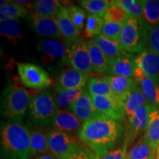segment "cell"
I'll use <instances>...</instances> for the list:
<instances>
[{"label": "cell", "mask_w": 159, "mask_h": 159, "mask_svg": "<svg viewBox=\"0 0 159 159\" xmlns=\"http://www.w3.org/2000/svg\"><path fill=\"white\" fill-rule=\"evenodd\" d=\"M57 108L55 97L48 91H43L30 99L28 114L31 122L41 126L51 125Z\"/></svg>", "instance_id": "cell-5"}, {"label": "cell", "mask_w": 159, "mask_h": 159, "mask_svg": "<svg viewBox=\"0 0 159 159\" xmlns=\"http://www.w3.org/2000/svg\"><path fill=\"white\" fill-rule=\"evenodd\" d=\"M30 99L25 88L16 85H9L4 92L2 114L12 122H20L28 110Z\"/></svg>", "instance_id": "cell-3"}, {"label": "cell", "mask_w": 159, "mask_h": 159, "mask_svg": "<svg viewBox=\"0 0 159 159\" xmlns=\"http://www.w3.org/2000/svg\"><path fill=\"white\" fill-rule=\"evenodd\" d=\"M144 136L156 150L159 144V106L151 105L148 126Z\"/></svg>", "instance_id": "cell-21"}, {"label": "cell", "mask_w": 159, "mask_h": 159, "mask_svg": "<svg viewBox=\"0 0 159 159\" xmlns=\"http://www.w3.org/2000/svg\"><path fill=\"white\" fill-rule=\"evenodd\" d=\"M156 155H159V144L156 149Z\"/></svg>", "instance_id": "cell-44"}, {"label": "cell", "mask_w": 159, "mask_h": 159, "mask_svg": "<svg viewBox=\"0 0 159 159\" xmlns=\"http://www.w3.org/2000/svg\"><path fill=\"white\" fill-rule=\"evenodd\" d=\"M127 148L125 146H123L122 148L116 149L104 155V156L95 157L92 155L91 159H125L127 156Z\"/></svg>", "instance_id": "cell-40"}, {"label": "cell", "mask_w": 159, "mask_h": 159, "mask_svg": "<svg viewBox=\"0 0 159 159\" xmlns=\"http://www.w3.org/2000/svg\"><path fill=\"white\" fill-rule=\"evenodd\" d=\"M104 24L103 18L89 13L85 25V37L86 39H93L101 35Z\"/></svg>", "instance_id": "cell-34"}, {"label": "cell", "mask_w": 159, "mask_h": 159, "mask_svg": "<svg viewBox=\"0 0 159 159\" xmlns=\"http://www.w3.org/2000/svg\"><path fill=\"white\" fill-rule=\"evenodd\" d=\"M125 159H133V158H130V157H129V156H127L126 158H125Z\"/></svg>", "instance_id": "cell-45"}, {"label": "cell", "mask_w": 159, "mask_h": 159, "mask_svg": "<svg viewBox=\"0 0 159 159\" xmlns=\"http://www.w3.org/2000/svg\"><path fill=\"white\" fill-rule=\"evenodd\" d=\"M84 122L74 113L68 110H58L51 123L54 129L69 134H76L78 136Z\"/></svg>", "instance_id": "cell-13"}, {"label": "cell", "mask_w": 159, "mask_h": 159, "mask_svg": "<svg viewBox=\"0 0 159 159\" xmlns=\"http://www.w3.org/2000/svg\"><path fill=\"white\" fill-rule=\"evenodd\" d=\"M17 70L21 83L27 88L42 90L52 84L49 73L40 66L30 63H19Z\"/></svg>", "instance_id": "cell-8"}, {"label": "cell", "mask_w": 159, "mask_h": 159, "mask_svg": "<svg viewBox=\"0 0 159 159\" xmlns=\"http://www.w3.org/2000/svg\"><path fill=\"white\" fill-rule=\"evenodd\" d=\"M49 152L47 132L41 129L30 131V157Z\"/></svg>", "instance_id": "cell-26"}, {"label": "cell", "mask_w": 159, "mask_h": 159, "mask_svg": "<svg viewBox=\"0 0 159 159\" xmlns=\"http://www.w3.org/2000/svg\"><path fill=\"white\" fill-rule=\"evenodd\" d=\"M105 77L110 83L114 94L119 97L130 92L139 84L134 78H130V77L113 76V75Z\"/></svg>", "instance_id": "cell-25"}, {"label": "cell", "mask_w": 159, "mask_h": 159, "mask_svg": "<svg viewBox=\"0 0 159 159\" xmlns=\"http://www.w3.org/2000/svg\"><path fill=\"white\" fill-rule=\"evenodd\" d=\"M125 104L126 116H130L137 108L142 105L149 104L143 94L140 85L134 88L130 92L120 97Z\"/></svg>", "instance_id": "cell-22"}, {"label": "cell", "mask_w": 159, "mask_h": 159, "mask_svg": "<svg viewBox=\"0 0 159 159\" xmlns=\"http://www.w3.org/2000/svg\"><path fill=\"white\" fill-rule=\"evenodd\" d=\"M1 147L7 159H29L30 131L21 122L6 123L1 129Z\"/></svg>", "instance_id": "cell-2"}, {"label": "cell", "mask_w": 159, "mask_h": 159, "mask_svg": "<svg viewBox=\"0 0 159 159\" xmlns=\"http://www.w3.org/2000/svg\"><path fill=\"white\" fill-rule=\"evenodd\" d=\"M69 110L83 122L102 114L95 108L91 95L85 90L77 100L70 105Z\"/></svg>", "instance_id": "cell-14"}, {"label": "cell", "mask_w": 159, "mask_h": 159, "mask_svg": "<svg viewBox=\"0 0 159 159\" xmlns=\"http://www.w3.org/2000/svg\"><path fill=\"white\" fill-rule=\"evenodd\" d=\"M63 7L62 2L58 0H39L33 4L35 13L51 17L56 16Z\"/></svg>", "instance_id": "cell-29"}, {"label": "cell", "mask_w": 159, "mask_h": 159, "mask_svg": "<svg viewBox=\"0 0 159 159\" xmlns=\"http://www.w3.org/2000/svg\"><path fill=\"white\" fill-rule=\"evenodd\" d=\"M142 19L149 26L159 25V1L142 0Z\"/></svg>", "instance_id": "cell-31"}, {"label": "cell", "mask_w": 159, "mask_h": 159, "mask_svg": "<svg viewBox=\"0 0 159 159\" xmlns=\"http://www.w3.org/2000/svg\"><path fill=\"white\" fill-rule=\"evenodd\" d=\"M69 17L74 24V25L77 27L79 30H82L83 27H85V20L87 19L86 11L83 9V7H79V6L71 5L66 7Z\"/></svg>", "instance_id": "cell-36"}, {"label": "cell", "mask_w": 159, "mask_h": 159, "mask_svg": "<svg viewBox=\"0 0 159 159\" xmlns=\"http://www.w3.org/2000/svg\"><path fill=\"white\" fill-rule=\"evenodd\" d=\"M0 33L7 41L16 45L21 39V27L19 20L0 22Z\"/></svg>", "instance_id": "cell-30"}, {"label": "cell", "mask_w": 159, "mask_h": 159, "mask_svg": "<svg viewBox=\"0 0 159 159\" xmlns=\"http://www.w3.org/2000/svg\"><path fill=\"white\" fill-rule=\"evenodd\" d=\"M32 159H58V158H57L56 157L52 156V154H43V155H41V156H37L35 157V158H33Z\"/></svg>", "instance_id": "cell-43"}, {"label": "cell", "mask_w": 159, "mask_h": 159, "mask_svg": "<svg viewBox=\"0 0 159 159\" xmlns=\"http://www.w3.org/2000/svg\"><path fill=\"white\" fill-rule=\"evenodd\" d=\"M91 156L92 154L91 152L80 149L79 151H77V152H75L66 159H91Z\"/></svg>", "instance_id": "cell-41"}, {"label": "cell", "mask_w": 159, "mask_h": 159, "mask_svg": "<svg viewBox=\"0 0 159 159\" xmlns=\"http://www.w3.org/2000/svg\"><path fill=\"white\" fill-rule=\"evenodd\" d=\"M42 63L49 69H60L68 64V43L61 39H43L37 42Z\"/></svg>", "instance_id": "cell-6"}, {"label": "cell", "mask_w": 159, "mask_h": 159, "mask_svg": "<svg viewBox=\"0 0 159 159\" xmlns=\"http://www.w3.org/2000/svg\"><path fill=\"white\" fill-rule=\"evenodd\" d=\"M79 5L85 9L89 14L98 16L104 18L105 13L112 4L108 0H82L78 2Z\"/></svg>", "instance_id": "cell-32"}, {"label": "cell", "mask_w": 159, "mask_h": 159, "mask_svg": "<svg viewBox=\"0 0 159 159\" xmlns=\"http://www.w3.org/2000/svg\"><path fill=\"white\" fill-rule=\"evenodd\" d=\"M95 108L105 116L121 122L126 117L125 104L120 97L91 96Z\"/></svg>", "instance_id": "cell-12"}, {"label": "cell", "mask_w": 159, "mask_h": 159, "mask_svg": "<svg viewBox=\"0 0 159 159\" xmlns=\"http://www.w3.org/2000/svg\"><path fill=\"white\" fill-rule=\"evenodd\" d=\"M137 66L142 69L147 76L159 83V54L148 48L136 56Z\"/></svg>", "instance_id": "cell-17"}, {"label": "cell", "mask_w": 159, "mask_h": 159, "mask_svg": "<svg viewBox=\"0 0 159 159\" xmlns=\"http://www.w3.org/2000/svg\"><path fill=\"white\" fill-rule=\"evenodd\" d=\"M94 39L99 49L107 57L111 59L120 57L128 52L125 51L120 40L115 41V40L108 39L102 34L94 38Z\"/></svg>", "instance_id": "cell-20"}, {"label": "cell", "mask_w": 159, "mask_h": 159, "mask_svg": "<svg viewBox=\"0 0 159 159\" xmlns=\"http://www.w3.org/2000/svg\"><path fill=\"white\" fill-rule=\"evenodd\" d=\"M147 77L148 76H147L146 74H145L144 71H143L142 69H140L139 67L137 66L134 71L133 78H134L137 83L140 84V83H142Z\"/></svg>", "instance_id": "cell-42"}, {"label": "cell", "mask_w": 159, "mask_h": 159, "mask_svg": "<svg viewBox=\"0 0 159 159\" xmlns=\"http://www.w3.org/2000/svg\"><path fill=\"white\" fill-rule=\"evenodd\" d=\"M156 152V149L143 135L127 153V156L133 159H153Z\"/></svg>", "instance_id": "cell-27"}, {"label": "cell", "mask_w": 159, "mask_h": 159, "mask_svg": "<svg viewBox=\"0 0 159 159\" xmlns=\"http://www.w3.org/2000/svg\"><path fill=\"white\" fill-rule=\"evenodd\" d=\"M116 4L122 7L130 16L136 17L142 19L143 18V4L142 0H116Z\"/></svg>", "instance_id": "cell-37"}, {"label": "cell", "mask_w": 159, "mask_h": 159, "mask_svg": "<svg viewBox=\"0 0 159 159\" xmlns=\"http://www.w3.org/2000/svg\"><path fill=\"white\" fill-rule=\"evenodd\" d=\"M49 152L58 159H66L80 150L72 135L52 129L47 131Z\"/></svg>", "instance_id": "cell-7"}, {"label": "cell", "mask_w": 159, "mask_h": 159, "mask_svg": "<svg viewBox=\"0 0 159 159\" xmlns=\"http://www.w3.org/2000/svg\"><path fill=\"white\" fill-rule=\"evenodd\" d=\"M55 18L63 40L67 42H71L80 37L81 31L72 23L66 7H63L61 9Z\"/></svg>", "instance_id": "cell-18"}, {"label": "cell", "mask_w": 159, "mask_h": 159, "mask_svg": "<svg viewBox=\"0 0 159 159\" xmlns=\"http://www.w3.org/2000/svg\"><path fill=\"white\" fill-rule=\"evenodd\" d=\"M130 16L127 11L116 4L114 1H112V4L105 13L104 19L105 22H114L125 24Z\"/></svg>", "instance_id": "cell-35"}, {"label": "cell", "mask_w": 159, "mask_h": 159, "mask_svg": "<svg viewBox=\"0 0 159 159\" xmlns=\"http://www.w3.org/2000/svg\"><path fill=\"white\" fill-rule=\"evenodd\" d=\"M89 75L72 67L64 69L57 78V87L64 89H83L88 84Z\"/></svg>", "instance_id": "cell-15"}, {"label": "cell", "mask_w": 159, "mask_h": 159, "mask_svg": "<svg viewBox=\"0 0 159 159\" xmlns=\"http://www.w3.org/2000/svg\"><path fill=\"white\" fill-rule=\"evenodd\" d=\"M150 108V104L142 105L128 117L124 143V146L127 148L146 131Z\"/></svg>", "instance_id": "cell-10"}, {"label": "cell", "mask_w": 159, "mask_h": 159, "mask_svg": "<svg viewBox=\"0 0 159 159\" xmlns=\"http://www.w3.org/2000/svg\"><path fill=\"white\" fill-rule=\"evenodd\" d=\"M27 15V9L18 4L7 1L5 5L0 6V22L19 20Z\"/></svg>", "instance_id": "cell-28"}, {"label": "cell", "mask_w": 159, "mask_h": 159, "mask_svg": "<svg viewBox=\"0 0 159 159\" xmlns=\"http://www.w3.org/2000/svg\"><path fill=\"white\" fill-rule=\"evenodd\" d=\"M157 156V159H159V155H156Z\"/></svg>", "instance_id": "cell-46"}, {"label": "cell", "mask_w": 159, "mask_h": 159, "mask_svg": "<svg viewBox=\"0 0 159 159\" xmlns=\"http://www.w3.org/2000/svg\"><path fill=\"white\" fill-rule=\"evenodd\" d=\"M136 56L126 52L122 56L111 59L108 70L107 72L113 76H120L133 78L137 65Z\"/></svg>", "instance_id": "cell-16"}, {"label": "cell", "mask_w": 159, "mask_h": 159, "mask_svg": "<svg viewBox=\"0 0 159 159\" xmlns=\"http://www.w3.org/2000/svg\"><path fill=\"white\" fill-rule=\"evenodd\" d=\"M123 133L120 122L101 114L84 122L77 136L93 156L99 157L114 150Z\"/></svg>", "instance_id": "cell-1"}, {"label": "cell", "mask_w": 159, "mask_h": 159, "mask_svg": "<svg viewBox=\"0 0 159 159\" xmlns=\"http://www.w3.org/2000/svg\"><path fill=\"white\" fill-rule=\"evenodd\" d=\"M148 25L144 20L130 16L124 24L120 41L129 53L140 54L148 49L147 41Z\"/></svg>", "instance_id": "cell-4"}, {"label": "cell", "mask_w": 159, "mask_h": 159, "mask_svg": "<svg viewBox=\"0 0 159 159\" xmlns=\"http://www.w3.org/2000/svg\"><path fill=\"white\" fill-rule=\"evenodd\" d=\"M28 22L38 35L46 39H63L55 17L33 13L27 16Z\"/></svg>", "instance_id": "cell-11"}, {"label": "cell", "mask_w": 159, "mask_h": 159, "mask_svg": "<svg viewBox=\"0 0 159 159\" xmlns=\"http://www.w3.org/2000/svg\"><path fill=\"white\" fill-rule=\"evenodd\" d=\"M139 85L149 104L159 106V83L147 77Z\"/></svg>", "instance_id": "cell-33"}, {"label": "cell", "mask_w": 159, "mask_h": 159, "mask_svg": "<svg viewBox=\"0 0 159 159\" xmlns=\"http://www.w3.org/2000/svg\"><path fill=\"white\" fill-rule=\"evenodd\" d=\"M123 26H124V24L105 22L101 34L108 39L115 40V41L120 40Z\"/></svg>", "instance_id": "cell-38"}, {"label": "cell", "mask_w": 159, "mask_h": 159, "mask_svg": "<svg viewBox=\"0 0 159 159\" xmlns=\"http://www.w3.org/2000/svg\"><path fill=\"white\" fill-rule=\"evenodd\" d=\"M67 43L68 64L84 74L89 75L92 73L94 70L89 55L88 41L84 38L78 37L75 41Z\"/></svg>", "instance_id": "cell-9"}, {"label": "cell", "mask_w": 159, "mask_h": 159, "mask_svg": "<svg viewBox=\"0 0 159 159\" xmlns=\"http://www.w3.org/2000/svg\"><path fill=\"white\" fill-rule=\"evenodd\" d=\"M89 93L91 96L107 97L116 98L119 97L116 96L113 91L110 83L107 80L106 77H91L89 79L87 84Z\"/></svg>", "instance_id": "cell-24"}, {"label": "cell", "mask_w": 159, "mask_h": 159, "mask_svg": "<svg viewBox=\"0 0 159 159\" xmlns=\"http://www.w3.org/2000/svg\"><path fill=\"white\" fill-rule=\"evenodd\" d=\"M148 48L159 54V25L149 26L147 28Z\"/></svg>", "instance_id": "cell-39"}, {"label": "cell", "mask_w": 159, "mask_h": 159, "mask_svg": "<svg viewBox=\"0 0 159 159\" xmlns=\"http://www.w3.org/2000/svg\"><path fill=\"white\" fill-rule=\"evenodd\" d=\"M85 89H64L56 86L55 91L56 96L55 97L58 110L69 109L70 105L74 103L84 92Z\"/></svg>", "instance_id": "cell-23"}, {"label": "cell", "mask_w": 159, "mask_h": 159, "mask_svg": "<svg viewBox=\"0 0 159 159\" xmlns=\"http://www.w3.org/2000/svg\"><path fill=\"white\" fill-rule=\"evenodd\" d=\"M88 47L91 65L94 72L100 74L107 72L111 62V58L107 57L99 49L94 39L89 40Z\"/></svg>", "instance_id": "cell-19"}]
</instances>
